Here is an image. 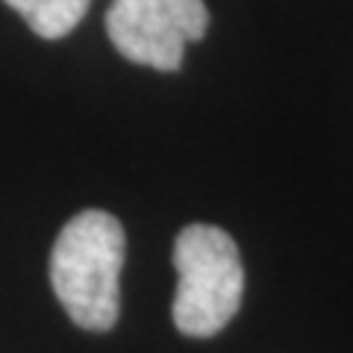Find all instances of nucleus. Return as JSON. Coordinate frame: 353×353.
I'll list each match as a JSON object with an SVG mask.
<instances>
[{"label":"nucleus","instance_id":"obj_1","mask_svg":"<svg viewBox=\"0 0 353 353\" xmlns=\"http://www.w3.org/2000/svg\"><path fill=\"white\" fill-rule=\"evenodd\" d=\"M124 250V227L103 209H85L62 227L50 250V283L77 327L106 333L118 321Z\"/></svg>","mask_w":353,"mask_h":353},{"label":"nucleus","instance_id":"obj_2","mask_svg":"<svg viewBox=\"0 0 353 353\" xmlns=\"http://www.w3.org/2000/svg\"><path fill=\"white\" fill-rule=\"evenodd\" d=\"M174 324L180 333L209 339L239 312L245 294V268L236 241L221 227L189 224L174 241Z\"/></svg>","mask_w":353,"mask_h":353},{"label":"nucleus","instance_id":"obj_3","mask_svg":"<svg viewBox=\"0 0 353 353\" xmlns=\"http://www.w3.org/2000/svg\"><path fill=\"white\" fill-rule=\"evenodd\" d=\"M209 24L203 0H112L106 12L109 41L124 59L157 71H176L189 41Z\"/></svg>","mask_w":353,"mask_h":353},{"label":"nucleus","instance_id":"obj_4","mask_svg":"<svg viewBox=\"0 0 353 353\" xmlns=\"http://www.w3.org/2000/svg\"><path fill=\"white\" fill-rule=\"evenodd\" d=\"M41 39H62L80 24L92 0H3Z\"/></svg>","mask_w":353,"mask_h":353}]
</instances>
